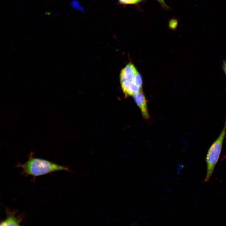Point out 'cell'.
<instances>
[{"label":"cell","mask_w":226,"mask_h":226,"mask_svg":"<svg viewBox=\"0 0 226 226\" xmlns=\"http://www.w3.org/2000/svg\"><path fill=\"white\" fill-rule=\"evenodd\" d=\"M31 153L27 160L23 164H19L16 167L21 168L25 176H31L34 178L42 175L60 171H71L66 166L56 164L49 160L35 157Z\"/></svg>","instance_id":"cell-1"},{"label":"cell","mask_w":226,"mask_h":226,"mask_svg":"<svg viewBox=\"0 0 226 226\" xmlns=\"http://www.w3.org/2000/svg\"><path fill=\"white\" fill-rule=\"evenodd\" d=\"M226 134V117L223 128L219 136L209 148L206 157L207 172L204 181H208L220 156Z\"/></svg>","instance_id":"cell-2"},{"label":"cell","mask_w":226,"mask_h":226,"mask_svg":"<svg viewBox=\"0 0 226 226\" xmlns=\"http://www.w3.org/2000/svg\"><path fill=\"white\" fill-rule=\"evenodd\" d=\"M133 98L140 109L143 118L148 119L149 116L148 112L146 100L142 90L134 95Z\"/></svg>","instance_id":"cell-3"},{"label":"cell","mask_w":226,"mask_h":226,"mask_svg":"<svg viewBox=\"0 0 226 226\" xmlns=\"http://www.w3.org/2000/svg\"><path fill=\"white\" fill-rule=\"evenodd\" d=\"M138 72L134 64L132 63H129L121 71L120 75V82L132 80Z\"/></svg>","instance_id":"cell-4"},{"label":"cell","mask_w":226,"mask_h":226,"mask_svg":"<svg viewBox=\"0 0 226 226\" xmlns=\"http://www.w3.org/2000/svg\"><path fill=\"white\" fill-rule=\"evenodd\" d=\"M132 79L120 82L123 92L126 96L134 95L142 90V87L135 85L132 82Z\"/></svg>","instance_id":"cell-5"},{"label":"cell","mask_w":226,"mask_h":226,"mask_svg":"<svg viewBox=\"0 0 226 226\" xmlns=\"http://www.w3.org/2000/svg\"><path fill=\"white\" fill-rule=\"evenodd\" d=\"M7 213L6 218L1 222L0 226H20V218L16 216L14 213Z\"/></svg>","instance_id":"cell-6"},{"label":"cell","mask_w":226,"mask_h":226,"mask_svg":"<svg viewBox=\"0 0 226 226\" xmlns=\"http://www.w3.org/2000/svg\"><path fill=\"white\" fill-rule=\"evenodd\" d=\"M133 83L137 86L142 87L143 80L140 73L138 72L135 75L132 79Z\"/></svg>","instance_id":"cell-7"},{"label":"cell","mask_w":226,"mask_h":226,"mask_svg":"<svg viewBox=\"0 0 226 226\" xmlns=\"http://www.w3.org/2000/svg\"><path fill=\"white\" fill-rule=\"evenodd\" d=\"M119 2L123 4H134L138 3L142 0H118Z\"/></svg>","instance_id":"cell-8"},{"label":"cell","mask_w":226,"mask_h":226,"mask_svg":"<svg viewBox=\"0 0 226 226\" xmlns=\"http://www.w3.org/2000/svg\"><path fill=\"white\" fill-rule=\"evenodd\" d=\"M178 22L175 19H173L170 20L169 23V27L172 30L175 29L177 25Z\"/></svg>","instance_id":"cell-9"},{"label":"cell","mask_w":226,"mask_h":226,"mask_svg":"<svg viewBox=\"0 0 226 226\" xmlns=\"http://www.w3.org/2000/svg\"><path fill=\"white\" fill-rule=\"evenodd\" d=\"M184 166V164L182 163H179L177 164L176 169V173L177 175H179L181 172Z\"/></svg>","instance_id":"cell-10"},{"label":"cell","mask_w":226,"mask_h":226,"mask_svg":"<svg viewBox=\"0 0 226 226\" xmlns=\"http://www.w3.org/2000/svg\"><path fill=\"white\" fill-rule=\"evenodd\" d=\"M158 1L165 9H168L169 6L165 3L164 0H156Z\"/></svg>","instance_id":"cell-11"},{"label":"cell","mask_w":226,"mask_h":226,"mask_svg":"<svg viewBox=\"0 0 226 226\" xmlns=\"http://www.w3.org/2000/svg\"><path fill=\"white\" fill-rule=\"evenodd\" d=\"M222 67L224 73L226 76V59L223 61Z\"/></svg>","instance_id":"cell-12"},{"label":"cell","mask_w":226,"mask_h":226,"mask_svg":"<svg viewBox=\"0 0 226 226\" xmlns=\"http://www.w3.org/2000/svg\"><path fill=\"white\" fill-rule=\"evenodd\" d=\"M165 191H168V192H169L170 193H173V191L171 189H170L169 187L166 188Z\"/></svg>","instance_id":"cell-13"}]
</instances>
